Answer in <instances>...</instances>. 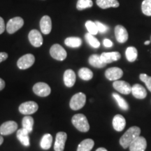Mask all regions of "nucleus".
<instances>
[{
    "mask_svg": "<svg viewBox=\"0 0 151 151\" xmlns=\"http://www.w3.org/2000/svg\"><path fill=\"white\" fill-rule=\"evenodd\" d=\"M141 129L137 126L131 127L127 130V132L122 136L120 139V144L124 149L129 147L130 144L132 143L136 138L140 136Z\"/></svg>",
    "mask_w": 151,
    "mask_h": 151,
    "instance_id": "1",
    "label": "nucleus"
},
{
    "mask_svg": "<svg viewBox=\"0 0 151 151\" xmlns=\"http://www.w3.org/2000/svg\"><path fill=\"white\" fill-rule=\"evenodd\" d=\"M71 122L73 125L81 132H88L90 130V124L88 119L82 113L74 115L71 118Z\"/></svg>",
    "mask_w": 151,
    "mask_h": 151,
    "instance_id": "2",
    "label": "nucleus"
},
{
    "mask_svg": "<svg viewBox=\"0 0 151 151\" xmlns=\"http://www.w3.org/2000/svg\"><path fill=\"white\" fill-rule=\"evenodd\" d=\"M86 96L83 92H78L75 94L71 97L69 102L70 108L73 111H78L82 109L86 104Z\"/></svg>",
    "mask_w": 151,
    "mask_h": 151,
    "instance_id": "3",
    "label": "nucleus"
},
{
    "mask_svg": "<svg viewBox=\"0 0 151 151\" xmlns=\"http://www.w3.org/2000/svg\"><path fill=\"white\" fill-rule=\"evenodd\" d=\"M50 54L52 58L58 61H63L67 58V51L60 44L52 45L50 49Z\"/></svg>",
    "mask_w": 151,
    "mask_h": 151,
    "instance_id": "4",
    "label": "nucleus"
},
{
    "mask_svg": "<svg viewBox=\"0 0 151 151\" xmlns=\"http://www.w3.org/2000/svg\"><path fill=\"white\" fill-rule=\"evenodd\" d=\"M24 25L23 19L20 17H15L10 19L6 24V31L9 34H14Z\"/></svg>",
    "mask_w": 151,
    "mask_h": 151,
    "instance_id": "5",
    "label": "nucleus"
},
{
    "mask_svg": "<svg viewBox=\"0 0 151 151\" xmlns=\"http://www.w3.org/2000/svg\"><path fill=\"white\" fill-rule=\"evenodd\" d=\"M38 109H39V106L37 103L33 101H26V102L21 104L19 106V111L20 113L25 115V116L33 114L37 112Z\"/></svg>",
    "mask_w": 151,
    "mask_h": 151,
    "instance_id": "6",
    "label": "nucleus"
},
{
    "mask_svg": "<svg viewBox=\"0 0 151 151\" xmlns=\"http://www.w3.org/2000/svg\"><path fill=\"white\" fill-rule=\"evenodd\" d=\"M35 62V58L32 54H26L19 58L17 66L20 69H27L31 67Z\"/></svg>",
    "mask_w": 151,
    "mask_h": 151,
    "instance_id": "7",
    "label": "nucleus"
},
{
    "mask_svg": "<svg viewBox=\"0 0 151 151\" xmlns=\"http://www.w3.org/2000/svg\"><path fill=\"white\" fill-rule=\"evenodd\" d=\"M33 92L37 96L45 97L50 94L51 89H50V86L46 83L39 82L37 83L33 86Z\"/></svg>",
    "mask_w": 151,
    "mask_h": 151,
    "instance_id": "8",
    "label": "nucleus"
},
{
    "mask_svg": "<svg viewBox=\"0 0 151 151\" xmlns=\"http://www.w3.org/2000/svg\"><path fill=\"white\" fill-rule=\"evenodd\" d=\"M146 147V139L143 137L139 136L132 141L129 148L130 151H145Z\"/></svg>",
    "mask_w": 151,
    "mask_h": 151,
    "instance_id": "9",
    "label": "nucleus"
},
{
    "mask_svg": "<svg viewBox=\"0 0 151 151\" xmlns=\"http://www.w3.org/2000/svg\"><path fill=\"white\" fill-rule=\"evenodd\" d=\"M18 129V124L15 121L9 120L5 122L0 126V134L1 135H10L14 133Z\"/></svg>",
    "mask_w": 151,
    "mask_h": 151,
    "instance_id": "10",
    "label": "nucleus"
},
{
    "mask_svg": "<svg viewBox=\"0 0 151 151\" xmlns=\"http://www.w3.org/2000/svg\"><path fill=\"white\" fill-rule=\"evenodd\" d=\"M28 39L30 43L34 47L39 48L42 46L43 39L41 34L38 31L37 29H32L29 32V35H28Z\"/></svg>",
    "mask_w": 151,
    "mask_h": 151,
    "instance_id": "11",
    "label": "nucleus"
},
{
    "mask_svg": "<svg viewBox=\"0 0 151 151\" xmlns=\"http://www.w3.org/2000/svg\"><path fill=\"white\" fill-rule=\"evenodd\" d=\"M113 87L115 90L123 94L132 93V86L129 83L124 81H115L113 83Z\"/></svg>",
    "mask_w": 151,
    "mask_h": 151,
    "instance_id": "12",
    "label": "nucleus"
},
{
    "mask_svg": "<svg viewBox=\"0 0 151 151\" xmlns=\"http://www.w3.org/2000/svg\"><path fill=\"white\" fill-rule=\"evenodd\" d=\"M67 139V133L63 132H58L56 134L55 142L54 145L55 151H64L65 143Z\"/></svg>",
    "mask_w": 151,
    "mask_h": 151,
    "instance_id": "13",
    "label": "nucleus"
},
{
    "mask_svg": "<svg viewBox=\"0 0 151 151\" xmlns=\"http://www.w3.org/2000/svg\"><path fill=\"white\" fill-rule=\"evenodd\" d=\"M123 76V71L119 67H111L105 71V76L109 81H118Z\"/></svg>",
    "mask_w": 151,
    "mask_h": 151,
    "instance_id": "14",
    "label": "nucleus"
},
{
    "mask_svg": "<svg viewBox=\"0 0 151 151\" xmlns=\"http://www.w3.org/2000/svg\"><path fill=\"white\" fill-rule=\"evenodd\" d=\"M115 36L118 43H124L128 40V32L125 27L122 25H117L115 27Z\"/></svg>",
    "mask_w": 151,
    "mask_h": 151,
    "instance_id": "15",
    "label": "nucleus"
},
{
    "mask_svg": "<svg viewBox=\"0 0 151 151\" xmlns=\"http://www.w3.org/2000/svg\"><path fill=\"white\" fill-rule=\"evenodd\" d=\"M40 29L44 35H49L52 29L51 19L48 16H44L40 20Z\"/></svg>",
    "mask_w": 151,
    "mask_h": 151,
    "instance_id": "16",
    "label": "nucleus"
},
{
    "mask_svg": "<svg viewBox=\"0 0 151 151\" xmlns=\"http://www.w3.org/2000/svg\"><path fill=\"white\" fill-rule=\"evenodd\" d=\"M132 94L137 99H143L146 97L147 91L141 85L134 84L132 87Z\"/></svg>",
    "mask_w": 151,
    "mask_h": 151,
    "instance_id": "17",
    "label": "nucleus"
},
{
    "mask_svg": "<svg viewBox=\"0 0 151 151\" xmlns=\"http://www.w3.org/2000/svg\"><path fill=\"white\" fill-rule=\"evenodd\" d=\"M101 58L102 61L107 64L111 62L118 61L121 58V55L119 52H103L101 55Z\"/></svg>",
    "mask_w": 151,
    "mask_h": 151,
    "instance_id": "18",
    "label": "nucleus"
},
{
    "mask_svg": "<svg viewBox=\"0 0 151 151\" xmlns=\"http://www.w3.org/2000/svg\"><path fill=\"white\" fill-rule=\"evenodd\" d=\"M126 126V120L122 115L118 114L113 119V127L117 132H122Z\"/></svg>",
    "mask_w": 151,
    "mask_h": 151,
    "instance_id": "19",
    "label": "nucleus"
},
{
    "mask_svg": "<svg viewBox=\"0 0 151 151\" xmlns=\"http://www.w3.org/2000/svg\"><path fill=\"white\" fill-rule=\"evenodd\" d=\"M64 83L65 85L68 88H71L74 86L76 80V73L74 71L71 69H67L64 73Z\"/></svg>",
    "mask_w": 151,
    "mask_h": 151,
    "instance_id": "20",
    "label": "nucleus"
},
{
    "mask_svg": "<svg viewBox=\"0 0 151 151\" xmlns=\"http://www.w3.org/2000/svg\"><path fill=\"white\" fill-rule=\"evenodd\" d=\"M17 138L20 143L23 145L24 146H29L30 145L29 133L24 129L23 128L18 129L17 131Z\"/></svg>",
    "mask_w": 151,
    "mask_h": 151,
    "instance_id": "21",
    "label": "nucleus"
},
{
    "mask_svg": "<svg viewBox=\"0 0 151 151\" xmlns=\"http://www.w3.org/2000/svg\"><path fill=\"white\" fill-rule=\"evenodd\" d=\"M97 6L101 9H106L109 8H117L120 6V4L117 0H97Z\"/></svg>",
    "mask_w": 151,
    "mask_h": 151,
    "instance_id": "22",
    "label": "nucleus"
},
{
    "mask_svg": "<svg viewBox=\"0 0 151 151\" xmlns=\"http://www.w3.org/2000/svg\"><path fill=\"white\" fill-rule=\"evenodd\" d=\"M88 62L90 65L96 68H103L106 65V64L102 61L101 56L96 54L92 55L90 56L89 59H88Z\"/></svg>",
    "mask_w": 151,
    "mask_h": 151,
    "instance_id": "23",
    "label": "nucleus"
},
{
    "mask_svg": "<svg viewBox=\"0 0 151 151\" xmlns=\"http://www.w3.org/2000/svg\"><path fill=\"white\" fill-rule=\"evenodd\" d=\"M94 146V141L91 139H86L79 143L77 151H91Z\"/></svg>",
    "mask_w": 151,
    "mask_h": 151,
    "instance_id": "24",
    "label": "nucleus"
},
{
    "mask_svg": "<svg viewBox=\"0 0 151 151\" xmlns=\"http://www.w3.org/2000/svg\"><path fill=\"white\" fill-rule=\"evenodd\" d=\"M52 143V137L50 134H46L41 138L40 146L43 150H47L50 148Z\"/></svg>",
    "mask_w": 151,
    "mask_h": 151,
    "instance_id": "25",
    "label": "nucleus"
},
{
    "mask_svg": "<svg viewBox=\"0 0 151 151\" xmlns=\"http://www.w3.org/2000/svg\"><path fill=\"white\" fill-rule=\"evenodd\" d=\"M22 128L25 129L28 133H31L33 130L34 125V119L31 116H24L22 120Z\"/></svg>",
    "mask_w": 151,
    "mask_h": 151,
    "instance_id": "26",
    "label": "nucleus"
},
{
    "mask_svg": "<svg viewBox=\"0 0 151 151\" xmlns=\"http://www.w3.org/2000/svg\"><path fill=\"white\" fill-rule=\"evenodd\" d=\"M66 46L71 48H78L82 44V40L79 37H68L65 40Z\"/></svg>",
    "mask_w": 151,
    "mask_h": 151,
    "instance_id": "27",
    "label": "nucleus"
},
{
    "mask_svg": "<svg viewBox=\"0 0 151 151\" xmlns=\"http://www.w3.org/2000/svg\"><path fill=\"white\" fill-rule=\"evenodd\" d=\"M125 55L126 58L128 61L130 62H134L137 59L138 56V51L137 49L135 47L130 46L126 49L125 51Z\"/></svg>",
    "mask_w": 151,
    "mask_h": 151,
    "instance_id": "28",
    "label": "nucleus"
},
{
    "mask_svg": "<svg viewBox=\"0 0 151 151\" xmlns=\"http://www.w3.org/2000/svg\"><path fill=\"white\" fill-rule=\"evenodd\" d=\"M78 76L84 81H90L93 78V73L90 69L86 67H83L79 69Z\"/></svg>",
    "mask_w": 151,
    "mask_h": 151,
    "instance_id": "29",
    "label": "nucleus"
},
{
    "mask_svg": "<svg viewBox=\"0 0 151 151\" xmlns=\"http://www.w3.org/2000/svg\"><path fill=\"white\" fill-rule=\"evenodd\" d=\"M113 97L116 99V102L118 103L120 109L123 111H127L129 109V104L127 101H125V99L124 98H122L121 96L119 95L117 93H113Z\"/></svg>",
    "mask_w": 151,
    "mask_h": 151,
    "instance_id": "30",
    "label": "nucleus"
},
{
    "mask_svg": "<svg viewBox=\"0 0 151 151\" xmlns=\"http://www.w3.org/2000/svg\"><path fill=\"white\" fill-rule=\"evenodd\" d=\"M85 38H86V40L92 47H93L94 48H98L100 46V42L98 41L97 38L94 37V35H91L90 33H87L85 35Z\"/></svg>",
    "mask_w": 151,
    "mask_h": 151,
    "instance_id": "31",
    "label": "nucleus"
},
{
    "mask_svg": "<svg viewBox=\"0 0 151 151\" xmlns=\"http://www.w3.org/2000/svg\"><path fill=\"white\" fill-rule=\"evenodd\" d=\"M93 6L92 0H78L76 4V9L78 11H82L83 9L90 8Z\"/></svg>",
    "mask_w": 151,
    "mask_h": 151,
    "instance_id": "32",
    "label": "nucleus"
},
{
    "mask_svg": "<svg viewBox=\"0 0 151 151\" xmlns=\"http://www.w3.org/2000/svg\"><path fill=\"white\" fill-rule=\"evenodd\" d=\"M143 14L147 16H151V0H143L141 4Z\"/></svg>",
    "mask_w": 151,
    "mask_h": 151,
    "instance_id": "33",
    "label": "nucleus"
},
{
    "mask_svg": "<svg viewBox=\"0 0 151 151\" xmlns=\"http://www.w3.org/2000/svg\"><path fill=\"white\" fill-rule=\"evenodd\" d=\"M86 27L88 29V32L91 34L92 35H95L99 32L98 31L97 24H96L95 22L91 21V20H88L86 22Z\"/></svg>",
    "mask_w": 151,
    "mask_h": 151,
    "instance_id": "34",
    "label": "nucleus"
},
{
    "mask_svg": "<svg viewBox=\"0 0 151 151\" xmlns=\"http://www.w3.org/2000/svg\"><path fill=\"white\" fill-rule=\"evenodd\" d=\"M139 78L142 82L146 84L147 88L151 92V76H149L146 73H141L139 76Z\"/></svg>",
    "mask_w": 151,
    "mask_h": 151,
    "instance_id": "35",
    "label": "nucleus"
},
{
    "mask_svg": "<svg viewBox=\"0 0 151 151\" xmlns=\"http://www.w3.org/2000/svg\"><path fill=\"white\" fill-rule=\"evenodd\" d=\"M95 23L97 24L98 31H99V32H101V33L106 32L109 29V27H107L106 25H105L104 24L101 23V22H100L99 21H96Z\"/></svg>",
    "mask_w": 151,
    "mask_h": 151,
    "instance_id": "36",
    "label": "nucleus"
},
{
    "mask_svg": "<svg viewBox=\"0 0 151 151\" xmlns=\"http://www.w3.org/2000/svg\"><path fill=\"white\" fill-rule=\"evenodd\" d=\"M5 28L6 27H5L4 20V19L0 16V35H1V34L4 33V32L5 30Z\"/></svg>",
    "mask_w": 151,
    "mask_h": 151,
    "instance_id": "37",
    "label": "nucleus"
},
{
    "mask_svg": "<svg viewBox=\"0 0 151 151\" xmlns=\"http://www.w3.org/2000/svg\"><path fill=\"white\" fill-rule=\"evenodd\" d=\"M104 46L106 48H111V47L113 46V42L111 40H109L108 39H105L103 41Z\"/></svg>",
    "mask_w": 151,
    "mask_h": 151,
    "instance_id": "38",
    "label": "nucleus"
},
{
    "mask_svg": "<svg viewBox=\"0 0 151 151\" xmlns=\"http://www.w3.org/2000/svg\"><path fill=\"white\" fill-rule=\"evenodd\" d=\"M8 56H9L8 54H7L6 52H0V63L4 61H5V60L8 58Z\"/></svg>",
    "mask_w": 151,
    "mask_h": 151,
    "instance_id": "39",
    "label": "nucleus"
},
{
    "mask_svg": "<svg viewBox=\"0 0 151 151\" xmlns=\"http://www.w3.org/2000/svg\"><path fill=\"white\" fill-rule=\"evenodd\" d=\"M5 88V81L0 78V91Z\"/></svg>",
    "mask_w": 151,
    "mask_h": 151,
    "instance_id": "40",
    "label": "nucleus"
},
{
    "mask_svg": "<svg viewBox=\"0 0 151 151\" xmlns=\"http://www.w3.org/2000/svg\"><path fill=\"white\" fill-rule=\"evenodd\" d=\"M96 151H108L106 149L104 148H99L98 149L96 150Z\"/></svg>",
    "mask_w": 151,
    "mask_h": 151,
    "instance_id": "41",
    "label": "nucleus"
},
{
    "mask_svg": "<svg viewBox=\"0 0 151 151\" xmlns=\"http://www.w3.org/2000/svg\"><path fill=\"white\" fill-rule=\"evenodd\" d=\"M4 142V138L1 135H0V146H1V144H2Z\"/></svg>",
    "mask_w": 151,
    "mask_h": 151,
    "instance_id": "42",
    "label": "nucleus"
},
{
    "mask_svg": "<svg viewBox=\"0 0 151 151\" xmlns=\"http://www.w3.org/2000/svg\"><path fill=\"white\" fill-rule=\"evenodd\" d=\"M150 43V41H146V42L144 43V44L145 45H148Z\"/></svg>",
    "mask_w": 151,
    "mask_h": 151,
    "instance_id": "43",
    "label": "nucleus"
},
{
    "mask_svg": "<svg viewBox=\"0 0 151 151\" xmlns=\"http://www.w3.org/2000/svg\"><path fill=\"white\" fill-rule=\"evenodd\" d=\"M150 42H151V37H150Z\"/></svg>",
    "mask_w": 151,
    "mask_h": 151,
    "instance_id": "44",
    "label": "nucleus"
}]
</instances>
